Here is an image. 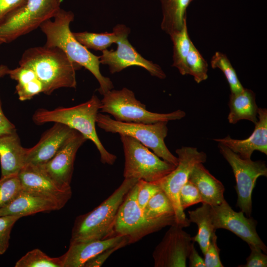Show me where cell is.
<instances>
[{"instance_id":"1","label":"cell","mask_w":267,"mask_h":267,"mask_svg":"<svg viewBox=\"0 0 267 267\" xmlns=\"http://www.w3.org/2000/svg\"><path fill=\"white\" fill-rule=\"evenodd\" d=\"M74 20V14L71 11L60 8L53 20L44 22L40 28L46 37L44 45L60 48L71 60L89 70L99 83L98 91L104 95L113 89V83L100 71V56L92 53L74 37L70 28Z\"/></svg>"},{"instance_id":"2","label":"cell","mask_w":267,"mask_h":267,"mask_svg":"<svg viewBox=\"0 0 267 267\" xmlns=\"http://www.w3.org/2000/svg\"><path fill=\"white\" fill-rule=\"evenodd\" d=\"M19 65L32 69L44 86V93L49 95L62 88H76V71L82 68L57 47H30L22 55Z\"/></svg>"},{"instance_id":"3","label":"cell","mask_w":267,"mask_h":267,"mask_svg":"<svg viewBox=\"0 0 267 267\" xmlns=\"http://www.w3.org/2000/svg\"><path fill=\"white\" fill-rule=\"evenodd\" d=\"M100 105L101 100L94 94L88 101L73 107H60L53 110L39 109L33 114V120L37 125L58 123L76 130L94 144L102 163L112 165L117 157L104 148L95 129L96 119Z\"/></svg>"},{"instance_id":"4","label":"cell","mask_w":267,"mask_h":267,"mask_svg":"<svg viewBox=\"0 0 267 267\" xmlns=\"http://www.w3.org/2000/svg\"><path fill=\"white\" fill-rule=\"evenodd\" d=\"M138 180L124 178L121 184L99 206L78 217L72 228L70 242L103 240L114 237L113 228L119 207Z\"/></svg>"},{"instance_id":"5","label":"cell","mask_w":267,"mask_h":267,"mask_svg":"<svg viewBox=\"0 0 267 267\" xmlns=\"http://www.w3.org/2000/svg\"><path fill=\"white\" fill-rule=\"evenodd\" d=\"M137 182L120 206L113 228L114 236L126 237L129 244L138 242L167 226L178 224L175 215L157 218L148 217L137 203Z\"/></svg>"},{"instance_id":"6","label":"cell","mask_w":267,"mask_h":267,"mask_svg":"<svg viewBox=\"0 0 267 267\" xmlns=\"http://www.w3.org/2000/svg\"><path fill=\"white\" fill-rule=\"evenodd\" d=\"M103 95L100 110L112 115L114 120L125 123L153 124L179 120L186 115L177 110L169 113H157L148 111L146 105L137 100L134 92L127 88L112 89Z\"/></svg>"},{"instance_id":"7","label":"cell","mask_w":267,"mask_h":267,"mask_svg":"<svg viewBox=\"0 0 267 267\" xmlns=\"http://www.w3.org/2000/svg\"><path fill=\"white\" fill-rule=\"evenodd\" d=\"M61 0H26L0 23V41L9 43L35 30L53 18Z\"/></svg>"},{"instance_id":"8","label":"cell","mask_w":267,"mask_h":267,"mask_svg":"<svg viewBox=\"0 0 267 267\" xmlns=\"http://www.w3.org/2000/svg\"><path fill=\"white\" fill-rule=\"evenodd\" d=\"M167 123L165 121L153 124L125 123L116 121L108 114L101 113H98L96 119V124L104 131L132 137L151 149L160 158L176 166L178 163V157L170 151L165 143L168 131Z\"/></svg>"},{"instance_id":"9","label":"cell","mask_w":267,"mask_h":267,"mask_svg":"<svg viewBox=\"0 0 267 267\" xmlns=\"http://www.w3.org/2000/svg\"><path fill=\"white\" fill-rule=\"evenodd\" d=\"M120 135L125 155V178L156 182L176 168L175 165L162 160L134 138Z\"/></svg>"},{"instance_id":"10","label":"cell","mask_w":267,"mask_h":267,"mask_svg":"<svg viewBox=\"0 0 267 267\" xmlns=\"http://www.w3.org/2000/svg\"><path fill=\"white\" fill-rule=\"evenodd\" d=\"M176 152L178 155V165L158 182L173 204L178 224L184 228L189 226L191 222L180 206L179 192L188 181L194 166L197 164L206 162L207 155L203 151H199L196 147L189 146H182L176 149Z\"/></svg>"},{"instance_id":"11","label":"cell","mask_w":267,"mask_h":267,"mask_svg":"<svg viewBox=\"0 0 267 267\" xmlns=\"http://www.w3.org/2000/svg\"><path fill=\"white\" fill-rule=\"evenodd\" d=\"M218 147L221 154L231 166L235 178L236 206L250 217L252 211V192L258 178L267 177L266 164L263 161L243 159L223 144L219 143Z\"/></svg>"},{"instance_id":"12","label":"cell","mask_w":267,"mask_h":267,"mask_svg":"<svg viewBox=\"0 0 267 267\" xmlns=\"http://www.w3.org/2000/svg\"><path fill=\"white\" fill-rule=\"evenodd\" d=\"M131 30L125 26L119 40L116 42L117 49L109 50L106 49L100 56V64L108 66L111 74H115L133 66L142 67L154 77L160 79L166 78V75L157 64L142 56L132 46L128 40Z\"/></svg>"},{"instance_id":"13","label":"cell","mask_w":267,"mask_h":267,"mask_svg":"<svg viewBox=\"0 0 267 267\" xmlns=\"http://www.w3.org/2000/svg\"><path fill=\"white\" fill-rule=\"evenodd\" d=\"M183 227L170 226L156 246L152 257L155 267H185L193 241Z\"/></svg>"},{"instance_id":"14","label":"cell","mask_w":267,"mask_h":267,"mask_svg":"<svg viewBox=\"0 0 267 267\" xmlns=\"http://www.w3.org/2000/svg\"><path fill=\"white\" fill-rule=\"evenodd\" d=\"M212 208L216 230L222 228L229 230L249 246L258 247L264 253H267V247L256 231L257 222L253 218L245 217L242 211H234L225 200Z\"/></svg>"},{"instance_id":"15","label":"cell","mask_w":267,"mask_h":267,"mask_svg":"<svg viewBox=\"0 0 267 267\" xmlns=\"http://www.w3.org/2000/svg\"><path fill=\"white\" fill-rule=\"evenodd\" d=\"M88 140L75 130L62 147L47 162L39 166L60 187L71 188L74 164L79 148Z\"/></svg>"},{"instance_id":"16","label":"cell","mask_w":267,"mask_h":267,"mask_svg":"<svg viewBox=\"0 0 267 267\" xmlns=\"http://www.w3.org/2000/svg\"><path fill=\"white\" fill-rule=\"evenodd\" d=\"M75 131L66 125L55 123L42 134L35 146L26 148V165L41 166L45 164L62 147Z\"/></svg>"},{"instance_id":"17","label":"cell","mask_w":267,"mask_h":267,"mask_svg":"<svg viewBox=\"0 0 267 267\" xmlns=\"http://www.w3.org/2000/svg\"><path fill=\"white\" fill-rule=\"evenodd\" d=\"M258 120L252 134L244 139L232 138L229 135L214 140L223 144L243 159H251L254 151L267 154V110L259 108Z\"/></svg>"},{"instance_id":"18","label":"cell","mask_w":267,"mask_h":267,"mask_svg":"<svg viewBox=\"0 0 267 267\" xmlns=\"http://www.w3.org/2000/svg\"><path fill=\"white\" fill-rule=\"evenodd\" d=\"M64 206L51 196L22 189L12 202L0 209V216L12 215L22 218L39 212L58 210Z\"/></svg>"},{"instance_id":"19","label":"cell","mask_w":267,"mask_h":267,"mask_svg":"<svg viewBox=\"0 0 267 267\" xmlns=\"http://www.w3.org/2000/svg\"><path fill=\"white\" fill-rule=\"evenodd\" d=\"M18 177L23 189L51 196L65 205L72 196L71 188L58 186L39 166L26 165Z\"/></svg>"},{"instance_id":"20","label":"cell","mask_w":267,"mask_h":267,"mask_svg":"<svg viewBox=\"0 0 267 267\" xmlns=\"http://www.w3.org/2000/svg\"><path fill=\"white\" fill-rule=\"evenodd\" d=\"M125 238L117 235L103 240L70 242L68 251L62 256L63 267H84L89 260Z\"/></svg>"},{"instance_id":"21","label":"cell","mask_w":267,"mask_h":267,"mask_svg":"<svg viewBox=\"0 0 267 267\" xmlns=\"http://www.w3.org/2000/svg\"><path fill=\"white\" fill-rule=\"evenodd\" d=\"M26 154L16 132L0 136L1 177L18 175L26 165Z\"/></svg>"},{"instance_id":"22","label":"cell","mask_w":267,"mask_h":267,"mask_svg":"<svg viewBox=\"0 0 267 267\" xmlns=\"http://www.w3.org/2000/svg\"><path fill=\"white\" fill-rule=\"evenodd\" d=\"M188 180L197 188L202 199V203L215 206L225 200L223 184L205 168L203 163L197 164L194 166Z\"/></svg>"},{"instance_id":"23","label":"cell","mask_w":267,"mask_h":267,"mask_svg":"<svg viewBox=\"0 0 267 267\" xmlns=\"http://www.w3.org/2000/svg\"><path fill=\"white\" fill-rule=\"evenodd\" d=\"M228 106L229 112L227 119L234 124L241 120H247L255 124L258 120V107L256 102V95L250 89H244L238 93H231Z\"/></svg>"},{"instance_id":"24","label":"cell","mask_w":267,"mask_h":267,"mask_svg":"<svg viewBox=\"0 0 267 267\" xmlns=\"http://www.w3.org/2000/svg\"><path fill=\"white\" fill-rule=\"evenodd\" d=\"M189 221L196 223L198 227L197 234L191 237L193 242H197L204 255L209 245L211 236L216 231L213 223L212 206L206 203L194 210L188 211Z\"/></svg>"},{"instance_id":"25","label":"cell","mask_w":267,"mask_h":267,"mask_svg":"<svg viewBox=\"0 0 267 267\" xmlns=\"http://www.w3.org/2000/svg\"><path fill=\"white\" fill-rule=\"evenodd\" d=\"M8 75L17 82L16 92L20 100H30L35 95L44 93L43 84L30 68L19 65L9 69Z\"/></svg>"},{"instance_id":"26","label":"cell","mask_w":267,"mask_h":267,"mask_svg":"<svg viewBox=\"0 0 267 267\" xmlns=\"http://www.w3.org/2000/svg\"><path fill=\"white\" fill-rule=\"evenodd\" d=\"M161 29L170 36L179 31L186 21V9L192 0H160Z\"/></svg>"},{"instance_id":"27","label":"cell","mask_w":267,"mask_h":267,"mask_svg":"<svg viewBox=\"0 0 267 267\" xmlns=\"http://www.w3.org/2000/svg\"><path fill=\"white\" fill-rule=\"evenodd\" d=\"M125 25H116L111 33H95L87 31L73 32V34L81 44L87 48L94 50H103L107 49L113 43L119 40Z\"/></svg>"},{"instance_id":"28","label":"cell","mask_w":267,"mask_h":267,"mask_svg":"<svg viewBox=\"0 0 267 267\" xmlns=\"http://www.w3.org/2000/svg\"><path fill=\"white\" fill-rule=\"evenodd\" d=\"M173 44V64L182 75H188L186 58L192 41L189 37L186 21L182 28L170 36Z\"/></svg>"},{"instance_id":"29","label":"cell","mask_w":267,"mask_h":267,"mask_svg":"<svg viewBox=\"0 0 267 267\" xmlns=\"http://www.w3.org/2000/svg\"><path fill=\"white\" fill-rule=\"evenodd\" d=\"M213 69L218 68L223 73L230 88L231 93H238L244 89L241 84L236 71L227 56L220 51H216L211 60Z\"/></svg>"},{"instance_id":"30","label":"cell","mask_w":267,"mask_h":267,"mask_svg":"<svg viewBox=\"0 0 267 267\" xmlns=\"http://www.w3.org/2000/svg\"><path fill=\"white\" fill-rule=\"evenodd\" d=\"M15 267H63L62 256L52 258L39 249L27 252L15 265Z\"/></svg>"},{"instance_id":"31","label":"cell","mask_w":267,"mask_h":267,"mask_svg":"<svg viewBox=\"0 0 267 267\" xmlns=\"http://www.w3.org/2000/svg\"><path fill=\"white\" fill-rule=\"evenodd\" d=\"M143 210L148 217L151 218L175 216L173 204L162 190L157 193L149 200Z\"/></svg>"},{"instance_id":"32","label":"cell","mask_w":267,"mask_h":267,"mask_svg":"<svg viewBox=\"0 0 267 267\" xmlns=\"http://www.w3.org/2000/svg\"><path fill=\"white\" fill-rule=\"evenodd\" d=\"M186 64L188 75L193 76L197 84L207 79L208 63L192 42L187 56Z\"/></svg>"},{"instance_id":"33","label":"cell","mask_w":267,"mask_h":267,"mask_svg":"<svg viewBox=\"0 0 267 267\" xmlns=\"http://www.w3.org/2000/svg\"><path fill=\"white\" fill-rule=\"evenodd\" d=\"M22 186L18 175L0 178V209L12 202L22 190Z\"/></svg>"},{"instance_id":"34","label":"cell","mask_w":267,"mask_h":267,"mask_svg":"<svg viewBox=\"0 0 267 267\" xmlns=\"http://www.w3.org/2000/svg\"><path fill=\"white\" fill-rule=\"evenodd\" d=\"M136 200L139 207L143 209L149 200L162 190L158 181L148 182L142 179L137 181Z\"/></svg>"},{"instance_id":"35","label":"cell","mask_w":267,"mask_h":267,"mask_svg":"<svg viewBox=\"0 0 267 267\" xmlns=\"http://www.w3.org/2000/svg\"><path fill=\"white\" fill-rule=\"evenodd\" d=\"M179 202L183 210L192 205L202 203V199L197 188L189 180L180 191Z\"/></svg>"},{"instance_id":"36","label":"cell","mask_w":267,"mask_h":267,"mask_svg":"<svg viewBox=\"0 0 267 267\" xmlns=\"http://www.w3.org/2000/svg\"><path fill=\"white\" fill-rule=\"evenodd\" d=\"M20 218L12 215L0 216V255L8 249L11 229Z\"/></svg>"},{"instance_id":"37","label":"cell","mask_w":267,"mask_h":267,"mask_svg":"<svg viewBox=\"0 0 267 267\" xmlns=\"http://www.w3.org/2000/svg\"><path fill=\"white\" fill-rule=\"evenodd\" d=\"M217 238L216 231H214L211 236L208 247L204 254L205 267H223L220 258V249L217 244Z\"/></svg>"},{"instance_id":"38","label":"cell","mask_w":267,"mask_h":267,"mask_svg":"<svg viewBox=\"0 0 267 267\" xmlns=\"http://www.w3.org/2000/svg\"><path fill=\"white\" fill-rule=\"evenodd\" d=\"M128 241L126 238L117 245L108 248L96 256L89 260L84 267H99L102 266L106 260L115 251L128 245Z\"/></svg>"},{"instance_id":"39","label":"cell","mask_w":267,"mask_h":267,"mask_svg":"<svg viewBox=\"0 0 267 267\" xmlns=\"http://www.w3.org/2000/svg\"><path fill=\"white\" fill-rule=\"evenodd\" d=\"M251 253L246 258V263L238 266L239 267H267V256L259 248L249 246Z\"/></svg>"},{"instance_id":"40","label":"cell","mask_w":267,"mask_h":267,"mask_svg":"<svg viewBox=\"0 0 267 267\" xmlns=\"http://www.w3.org/2000/svg\"><path fill=\"white\" fill-rule=\"evenodd\" d=\"M26 0H0V23L10 12L21 6Z\"/></svg>"},{"instance_id":"41","label":"cell","mask_w":267,"mask_h":267,"mask_svg":"<svg viewBox=\"0 0 267 267\" xmlns=\"http://www.w3.org/2000/svg\"><path fill=\"white\" fill-rule=\"evenodd\" d=\"M16 132L14 125L11 123L3 112L0 99V136Z\"/></svg>"},{"instance_id":"42","label":"cell","mask_w":267,"mask_h":267,"mask_svg":"<svg viewBox=\"0 0 267 267\" xmlns=\"http://www.w3.org/2000/svg\"><path fill=\"white\" fill-rule=\"evenodd\" d=\"M188 259L190 267H205L204 259L197 252L194 246V242L192 243Z\"/></svg>"},{"instance_id":"43","label":"cell","mask_w":267,"mask_h":267,"mask_svg":"<svg viewBox=\"0 0 267 267\" xmlns=\"http://www.w3.org/2000/svg\"><path fill=\"white\" fill-rule=\"evenodd\" d=\"M9 69L8 67L3 64L0 65V78L8 75Z\"/></svg>"},{"instance_id":"44","label":"cell","mask_w":267,"mask_h":267,"mask_svg":"<svg viewBox=\"0 0 267 267\" xmlns=\"http://www.w3.org/2000/svg\"><path fill=\"white\" fill-rule=\"evenodd\" d=\"M2 44V43L0 41V45Z\"/></svg>"},{"instance_id":"45","label":"cell","mask_w":267,"mask_h":267,"mask_svg":"<svg viewBox=\"0 0 267 267\" xmlns=\"http://www.w3.org/2000/svg\"><path fill=\"white\" fill-rule=\"evenodd\" d=\"M61 0L62 1V0Z\"/></svg>"},{"instance_id":"46","label":"cell","mask_w":267,"mask_h":267,"mask_svg":"<svg viewBox=\"0 0 267 267\" xmlns=\"http://www.w3.org/2000/svg\"></svg>"}]
</instances>
